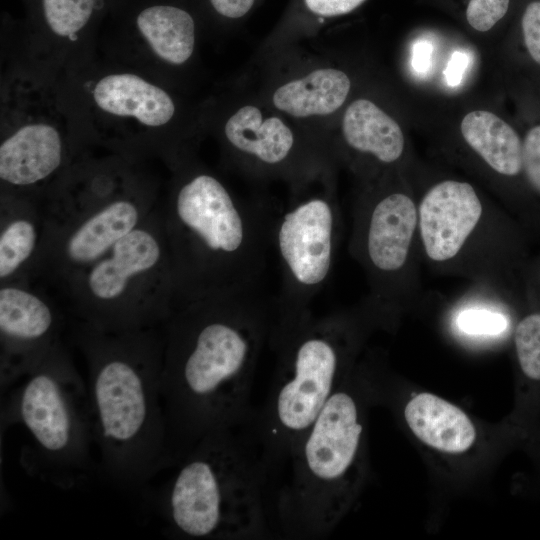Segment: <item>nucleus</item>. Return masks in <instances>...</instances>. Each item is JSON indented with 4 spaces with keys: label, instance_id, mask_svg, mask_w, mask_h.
Here are the masks:
<instances>
[{
    "label": "nucleus",
    "instance_id": "obj_1",
    "mask_svg": "<svg viewBox=\"0 0 540 540\" xmlns=\"http://www.w3.org/2000/svg\"><path fill=\"white\" fill-rule=\"evenodd\" d=\"M274 320L258 289L174 309L162 325V398L174 467L211 431L247 427L255 371Z\"/></svg>",
    "mask_w": 540,
    "mask_h": 540
},
{
    "label": "nucleus",
    "instance_id": "obj_2",
    "mask_svg": "<svg viewBox=\"0 0 540 540\" xmlns=\"http://www.w3.org/2000/svg\"><path fill=\"white\" fill-rule=\"evenodd\" d=\"M69 336L87 367L101 472L119 487L141 488L172 467L162 398V326L108 332L73 318Z\"/></svg>",
    "mask_w": 540,
    "mask_h": 540
},
{
    "label": "nucleus",
    "instance_id": "obj_3",
    "mask_svg": "<svg viewBox=\"0 0 540 540\" xmlns=\"http://www.w3.org/2000/svg\"><path fill=\"white\" fill-rule=\"evenodd\" d=\"M170 172L161 212L175 308L258 289L271 245L272 216L241 200L196 156Z\"/></svg>",
    "mask_w": 540,
    "mask_h": 540
},
{
    "label": "nucleus",
    "instance_id": "obj_4",
    "mask_svg": "<svg viewBox=\"0 0 540 540\" xmlns=\"http://www.w3.org/2000/svg\"><path fill=\"white\" fill-rule=\"evenodd\" d=\"M59 74L87 146L169 170L196 156L206 108L180 88L95 52Z\"/></svg>",
    "mask_w": 540,
    "mask_h": 540
},
{
    "label": "nucleus",
    "instance_id": "obj_5",
    "mask_svg": "<svg viewBox=\"0 0 540 540\" xmlns=\"http://www.w3.org/2000/svg\"><path fill=\"white\" fill-rule=\"evenodd\" d=\"M379 326H389L386 316L364 297L346 310L312 314L273 349L270 392L246 427L267 483L353 372L366 337Z\"/></svg>",
    "mask_w": 540,
    "mask_h": 540
},
{
    "label": "nucleus",
    "instance_id": "obj_6",
    "mask_svg": "<svg viewBox=\"0 0 540 540\" xmlns=\"http://www.w3.org/2000/svg\"><path fill=\"white\" fill-rule=\"evenodd\" d=\"M174 468L159 501L170 535L216 540L271 535L267 478L244 428L209 432Z\"/></svg>",
    "mask_w": 540,
    "mask_h": 540
},
{
    "label": "nucleus",
    "instance_id": "obj_7",
    "mask_svg": "<svg viewBox=\"0 0 540 540\" xmlns=\"http://www.w3.org/2000/svg\"><path fill=\"white\" fill-rule=\"evenodd\" d=\"M352 373L283 465L286 476L274 496V514L286 538H324L361 489L366 466L365 415L361 398L351 386Z\"/></svg>",
    "mask_w": 540,
    "mask_h": 540
},
{
    "label": "nucleus",
    "instance_id": "obj_8",
    "mask_svg": "<svg viewBox=\"0 0 540 540\" xmlns=\"http://www.w3.org/2000/svg\"><path fill=\"white\" fill-rule=\"evenodd\" d=\"M8 391L2 424H21L31 440L22 467L59 489L85 484L95 467L88 387L63 339Z\"/></svg>",
    "mask_w": 540,
    "mask_h": 540
},
{
    "label": "nucleus",
    "instance_id": "obj_9",
    "mask_svg": "<svg viewBox=\"0 0 540 540\" xmlns=\"http://www.w3.org/2000/svg\"><path fill=\"white\" fill-rule=\"evenodd\" d=\"M0 191L38 202L88 148L60 74L12 56L1 78Z\"/></svg>",
    "mask_w": 540,
    "mask_h": 540
},
{
    "label": "nucleus",
    "instance_id": "obj_10",
    "mask_svg": "<svg viewBox=\"0 0 540 540\" xmlns=\"http://www.w3.org/2000/svg\"><path fill=\"white\" fill-rule=\"evenodd\" d=\"M74 319L108 332L162 326L175 287L161 201L99 261L62 289Z\"/></svg>",
    "mask_w": 540,
    "mask_h": 540
},
{
    "label": "nucleus",
    "instance_id": "obj_11",
    "mask_svg": "<svg viewBox=\"0 0 540 540\" xmlns=\"http://www.w3.org/2000/svg\"><path fill=\"white\" fill-rule=\"evenodd\" d=\"M417 205L422 261L429 269L505 288L516 253L504 212L456 179L432 184Z\"/></svg>",
    "mask_w": 540,
    "mask_h": 540
},
{
    "label": "nucleus",
    "instance_id": "obj_12",
    "mask_svg": "<svg viewBox=\"0 0 540 540\" xmlns=\"http://www.w3.org/2000/svg\"><path fill=\"white\" fill-rule=\"evenodd\" d=\"M293 190L271 221L282 276L268 341L272 350L312 315L311 303L331 276L343 231L331 172Z\"/></svg>",
    "mask_w": 540,
    "mask_h": 540
},
{
    "label": "nucleus",
    "instance_id": "obj_13",
    "mask_svg": "<svg viewBox=\"0 0 540 540\" xmlns=\"http://www.w3.org/2000/svg\"><path fill=\"white\" fill-rule=\"evenodd\" d=\"M370 183L352 210L348 251L362 268L367 297L391 325L422 296L423 264L415 196L400 186Z\"/></svg>",
    "mask_w": 540,
    "mask_h": 540
},
{
    "label": "nucleus",
    "instance_id": "obj_14",
    "mask_svg": "<svg viewBox=\"0 0 540 540\" xmlns=\"http://www.w3.org/2000/svg\"><path fill=\"white\" fill-rule=\"evenodd\" d=\"M198 27L172 0H122L107 16L95 53L135 67L175 87L194 62Z\"/></svg>",
    "mask_w": 540,
    "mask_h": 540
},
{
    "label": "nucleus",
    "instance_id": "obj_15",
    "mask_svg": "<svg viewBox=\"0 0 540 540\" xmlns=\"http://www.w3.org/2000/svg\"><path fill=\"white\" fill-rule=\"evenodd\" d=\"M215 123L227 159L252 175L296 186L331 171L324 144L305 138L272 108L239 104L219 114Z\"/></svg>",
    "mask_w": 540,
    "mask_h": 540
},
{
    "label": "nucleus",
    "instance_id": "obj_16",
    "mask_svg": "<svg viewBox=\"0 0 540 540\" xmlns=\"http://www.w3.org/2000/svg\"><path fill=\"white\" fill-rule=\"evenodd\" d=\"M155 175L131 191L56 228L47 229L34 281L61 289L103 258L159 205Z\"/></svg>",
    "mask_w": 540,
    "mask_h": 540
},
{
    "label": "nucleus",
    "instance_id": "obj_17",
    "mask_svg": "<svg viewBox=\"0 0 540 540\" xmlns=\"http://www.w3.org/2000/svg\"><path fill=\"white\" fill-rule=\"evenodd\" d=\"M22 1V44L14 54L60 73L95 52L105 19L122 0Z\"/></svg>",
    "mask_w": 540,
    "mask_h": 540
},
{
    "label": "nucleus",
    "instance_id": "obj_18",
    "mask_svg": "<svg viewBox=\"0 0 540 540\" xmlns=\"http://www.w3.org/2000/svg\"><path fill=\"white\" fill-rule=\"evenodd\" d=\"M63 312L28 283L0 284V388L5 394L62 339Z\"/></svg>",
    "mask_w": 540,
    "mask_h": 540
},
{
    "label": "nucleus",
    "instance_id": "obj_19",
    "mask_svg": "<svg viewBox=\"0 0 540 540\" xmlns=\"http://www.w3.org/2000/svg\"><path fill=\"white\" fill-rule=\"evenodd\" d=\"M152 176L148 162L111 152L95 155L92 148L86 149L39 202L46 230L102 206Z\"/></svg>",
    "mask_w": 540,
    "mask_h": 540
},
{
    "label": "nucleus",
    "instance_id": "obj_20",
    "mask_svg": "<svg viewBox=\"0 0 540 540\" xmlns=\"http://www.w3.org/2000/svg\"><path fill=\"white\" fill-rule=\"evenodd\" d=\"M40 203L0 191V284H32L45 239Z\"/></svg>",
    "mask_w": 540,
    "mask_h": 540
},
{
    "label": "nucleus",
    "instance_id": "obj_21",
    "mask_svg": "<svg viewBox=\"0 0 540 540\" xmlns=\"http://www.w3.org/2000/svg\"><path fill=\"white\" fill-rule=\"evenodd\" d=\"M341 141L350 156L392 167L405 152V137L399 124L373 101L359 98L346 108L341 121Z\"/></svg>",
    "mask_w": 540,
    "mask_h": 540
},
{
    "label": "nucleus",
    "instance_id": "obj_22",
    "mask_svg": "<svg viewBox=\"0 0 540 540\" xmlns=\"http://www.w3.org/2000/svg\"><path fill=\"white\" fill-rule=\"evenodd\" d=\"M350 90L351 80L343 70L316 67L276 85L269 94V104L293 119L325 118L344 105Z\"/></svg>",
    "mask_w": 540,
    "mask_h": 540
},
{
    "label": "nucleus",
    "instance_id": "obj_23",
    "mask_svg": "<svg viewBox=\"0 0 540 540\" xmlns=\"http://www.w3.org/2000/svg\"><path fill=\"white\" fill-rule=\"evenodd\" d=\"M410 431L425 445L448 454L469 450L477 431L469 416L458 406L429 392L412 397L403 410Z\"/></svg>",
    "mask_w": 540,
    "mask_h": 540
},
{
    "label": "nucleus",
    "instance_id": "obj_24",
    "mask_svg": "<svg viewBox=\"0 0 540 540\" xmlns=\"http://www.w3.org/2000/svg\"><path fill=\"white\" fill-rule=\"evenodd\" d=\"M461 133L469 148L495 174L513 178L523 172L520 137L497 115L472 111L463 118Z\"/></svg>",
    "mask_w": 540,
    "mask_h": 540
},
{
    "label": "nucleus",
    "instance_id": "obj_25",
    "mask_svg": "<svg viewBox=\"0 0 540 540\" xmlns=\"http://www.w3.org/2000/svg\"><path fill=\"white\" fill-rule=\"evenodd\" d=\"M471 286L452 307L454 331L472 339L504 338L515 327L502 298L505 288L481 283H472Z\"/></svg>",
    "mask_w": 540,
    "mask_h": 540
},
{
    "label": "nucleus",
    "instance_id": "obj_26",
    "mask_svg": "<svg viewBox=\"0 0 540 540\" xmlns=\"http://www.w3.org/2000/svg\"><path fill=\"white\" fill-rule=\"evenodd\" d=\"M512 336L519 373L535 403L540 399V311L524 315Z\"/></svg>",
    "mask_w": 540,
    "mask_h": 540
},
{
    "label": "nucleus",
    "instance_id": "obj_27",
    "mask_svg": "<svg viewBox=\"0 0 540 540\" xmlns=\"http://www.w3.org/2000/svg\"><path fill=\"white\" fill-rule=\"evenodd\" d=\"M510 0H470L466 18L480 32L490 30L508 11Z\"/></svg>",
    "mask_w": 540,
    "mask_h": 540
},
{
    "label": "nucleus",
    "instance_id": "obj_28",
    "mask_svg": "<svg viewBox=\"0 0 540 540\" xmlns=\"http://www.w3.org/2000/svg\"><path fill=\"white\" fill-rule=\"evenodd\" d=\"M522 166L528 183L540 195V125L532 127L525 135Z\"/></svg>",
    "mask_w": 540,
    "mask_h": 540
},
{
    "label": "nucleus",
    "instance_id": "obj_29",
    "mask_svg": "<svg viewBox=\"0 0 540 540\" xmlns=\"http://www.w3.org/2000/svg\"><path fill=\"white\" fill-rule=\"evenodd\" d=\"M522 31L530 56L540 65V1L531 2L525 9Z\"/></svg>",
    "mask_w": 540,
    "mask_h": 540
},
{
    "label": "nucleus",
    "instance_id": "obj_30",
    "mask_svg": "<svg viewBox=\"0 0 540 540\" xmlns=\"http://www.w3.org/2000/svg\"><path fill=\"white\" fill-rule=\"evenodd\" d=\"M365 0H304L307 9L321 17H335L347 14Z\"/></svg>",
    "mask_w": 540,
    "mask_h": 540
},
{
    "label": "nucleus",
    "instance_id": "obj_31",
    "mask_svg": "<svg viewBox=\"0 0 540 540\" xmlns=\"http://www.w3.org/2000/svg\"><path fill=\"white\" fill-rule=\"evenodd\" d=\"M471 60L470 53L465 50H456L451 54L444 70V78L448 86L456 87L461 84Z\"/></svg>",
    "mask_w": 540,
    "mask_h": 540
},
{
    "label": "nucleus",
    "instance_id": "obj_32",
    "mask_svg": "<svg viewBox=\"0 0 540 540\" xmlns=\"http://www.w3.org/2000/svg\"><path fill=\"white\" fill-rule=\"evenodd\" d=\"M221 18L239 19L249 12L255 0H207Z\"/></svg>",
    "mask_w": 540,
    "mask_h": 540
},
{
    "label": "nucleus",
    "instance_id": "obj_33",
    "mask_svg": "<svg viewBox=\"0 0 540 540\" xmlns=\"http://www.w3.org/2000/svg\"><path fill=\"white\" fill-rule=\"evenodd\" d=\"M433 44L427 39L414 42L411 51V65L419 75L427 74L432 67Z\"/></svg>",
    "mask_w": 540,
    "mask_h": 540
}]
</instances>
